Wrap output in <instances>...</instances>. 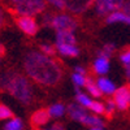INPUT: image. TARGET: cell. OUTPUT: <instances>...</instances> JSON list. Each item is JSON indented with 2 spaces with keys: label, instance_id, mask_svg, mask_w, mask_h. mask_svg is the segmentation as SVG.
Returning <instances> with one entry per match:
<instances>
[{
  "label": "cell",
  "instance_id": "cell-18",
  "mask_svg": "<svg viewBox=\"0 0 130 130\" xmlns=\"http://www.w3.org/2000/svg\"><path fill=\"white\" fill-rule=\"evenodd\" d=\"M48 113L51 117H61L64 113H65V107L60 103L57 104H53L50 107V109H48Z\"/></svg>",
  "mask_w": 130,
  "mask_h": 130
},
{
  "label": "cell",
  "instance_id": "cell-31",
  "mask_svg": "<svg viewBox=\"0 0 130 130\" xmlns=\"http://www.w3.org/2000/svg\"><path fill=\"white\" fill-rule=\"evenodd\" d=\"M3 24H4V13H3V9L0 8V29H2Z\"/></svg>",
  "mask_w": 130,
  "mask_h": 130
},
{
  "label": "cell",
  "instance_id": "cell-8",
  "mask_svg": "<svg viewBox=\"0 0 130 130\" xmlns=\"http://www.w3.org/2000/svg\"><path fill=\"white\" fill-rule=\"evenodd\" d=\"M68 111H69V115H70V117L73 118V120L79 121L82 124L85 121V118L89 116L87 113H86V111L83 109V107L79 105V104H70L69 108H68Z\"/></svg>",
  "mask_w": 130,
  "mask_h": 130
},
{
  "label": "cell",
  "instance_id": "cell-25",
  "mask_svg": "<svg viewBox=\"0 0 130 130\" xmlns=\"http://www.w3.org/2000/svg\"><path fill=\"white\" fill-rule=\"evenodd\" d=\"M40 50H42V52L44 53L46 56L55 55V48H53L51 44H42V46H40Z\"/></svg>",
  "mask_w": 130,
  "mask_h": 130
},
{
  "label": "cell",
  "instance_id": "cell-19",
  "mask_svg": "<svg viewBox=\"0 0 130 130\" xmlns=\"http://www.w3.org/2000/svg\"><path fill=\"white\" fill-rule=\"evenodd\" d=\"M86 89H87V91H90V94L95 98H99L102 95V91L99 90V87H98V85L94 83V81L90 78L87 79V82H86Z\"/></svg>",
  "mask_w": 130,
  "mask_h": 130
},
{
  "label": "cell",
  "instance_id": "cell-26",
  "mask_svg": "<svg viewBox=\"0 0 130 130\" xmlns=\"http://www.w3.org/2000/svg\"><path fill=\"white\" fill-rule=\"evenodd\" d=\"M120 59H121V61L125 64V67H130V48L126 50L124 53H121Z\"/></svg>",
  "mask_w": 130,
  "mask_h": 130
},
{
  "label": "cell",
  "instance_id": "cell-9",
  "mask_svg": "<svg viewBox=\"0 0 130 130\" xmlns=\"http://www.w3.org/2000/svg\"><path fill=\"white\" fill-rule=\"evenodd\" d=\"M50 117L51 116L48 113V109H39V111L34 112V115L31 116V122L35 126H42L48 122Z\"/></svg>",
  "mask_w": 130,
  "mask_h": 130
},
{
  "label": "cell",
  "instance_id": "cell-17",
  "mask_svg": "<svg viewBox=\"0 0 130 130\" xmlns=\"http://www.w3.org/2000/svg\"><path fill=\"white\" fill-rule=\"evenodd\" d=\"M83 124L91 126L92 129H94V127H99V129H102V127L104 126V121L102 120V118L96 117V116H87V117L85 118Z\"/></svg>",
  "mask_w": 130,
  "mask_h": 130
},
{
  "label": "cell",
  "instance_id": "cell-30",
  "mask_svg": "<svg viewBox=\"0 0 130 130\" xmlns=\"http://www.w3.org/2000/svg\"><path fill=\"white\" fill-rule=\"evenodd\" d=\"M75 73H78V74H82V75H85L86 70H85V68H82V67H77V68H75Z\"/></svg>",
  "mask_w": 130,
  "mask_h": 130
},
{
  "label": "cell",
  "instance_id": "cell-6",
  "mask_svg": "<svg viewBox=\"0 0 130 130\" xmlns=\"http://www.w3.org/2000/svg\"><path fill=\"white\" fill-rule=\"evenodd\" d=\"M124 2L120 0H100L96 2V12L99 14H108L113 13L117 9H122Z\"/></svg>",
  "mask_w": 130,
  "mask_h": 130
},
{
  "label": "cell",
  "instance_id": "cell-35",
  "mask_svg": "<svg viewBox=\"0 0 130 130\" xmlns=\"http://www.w3.org/2000/svg\"><path fill=\"white\" fill-rule=\"evenodd\" d=\"M91 130H103V129H99V127H94V129H91Z\"/></svg>",
  "mask_w": 130,
  "mask_h": 130
},
{
  "label": "cell",
  "instance_id": "cell-16",
  "mask_svg": "<svg viewBox=\"0 0 130 130\" xmlns=\"http://www.w3.org/2000/svg\"><path fill=\"white\" fill-rule=\"evenodd\" d=\"M22 129H24V122L21 118H17V117L10 118L4 126V130H22Z\"/></svg>",
  "mask_w": 130,
  "mask_h": 130
},
{
  "label": "cell",
  "instance_id": "cell-28",
  "mask_svg": "<svg viewBox=\"0 0 130 130\" xmlns=\"http://www.w3.org/2000/svg\"><path fill=\"white\" fill-rule=\"evenodd\" d=\"M50 4L55 5L59 9H67V2H64V0H52L50 2Z\"/></svg>",
  "mask_w": 130,
  "mask_h": 130
},
{
  "label": "cell",
  "instance_id": "cell-3",
  "mask_svg": "<svg viewBox=\"0 0 130 130\" xmlns=\"http://www.w3.org/2000/svg\"><path fill=\"white\" fill-rule=\"evenodd\" d=\"M13 9L20 17H32L46 8V2L42 0H17L12 3Z\"/></svg>",
  "mask_w": 130,
  "mask_h": 130
},
{
  "label": "cell",
  "instance_id": "cell-36",
  "mask_svg": "<svg viewBox=\"0 0 130 130\" xmlns=\"http://www.w3.org/2000/svg\"><path fill=\"white\" fill-rule=\"evenodd\" d=\"M46 130H47V129H46ZM50 130H51V129H50Z\"/></svg>",
  "mask_w": 130,
  "mask_h": 130
},
{
  "label": "cell",
  "instance_id": "cell-12",
  "mask_svg": "<svg viewBox=\"0 0 130 130\" xmlns=\"http://www.w3.org/2000/svg\"><path fill=\"white\" fill-rule=\"evenodd\" d=\"M96 85H98V87H99V90H100L102 92H104V94H109V95H111V94H115V92H116V86H115V83L111 82L109 79L104 78V77H100L99 79H98Z\"/></svg>",
  "mask_w": 130,
  "mask_h": 130
},
{
  "label": "cell",
  "instance_id": "cell-24",
  "mask_svg": "<svg viewBox=\"0 0 130 130\" xmlns=\"http://www.w3.org/2000/svg\"><path fill=\"white\" fill-rule=\"evenodd\" d=\"M115 51V46L113 44H107V46H104V48L99 52V56L100 57H109L111 55H112V52Z\"/></svg>",
  "mask_w": 130,
  "mask_h": 130
},
{
  "label": "cell",
  "instance_id": "cell-13",
  "mask_svg": "<svg viewBox=\"0 0 130 130\" xmlns=\"http://www.w3.org/2000/svg\"><path fill=\"white\" fill-rule=\"evenodd\" d=\"M91 5V2H67V9L73 13H81Z\"/></svg>",
  "mask_w": 130,
  "mask_h": 130
},
{
  "label": "cell",
  "instance_id": "cell-2",
  "mask_svg": "<svg viewBox=\"0 0 130 130\" xmlns=\"http://www.w3.org/2000/svg\"><path fill=\"white\" fill-rule=\"evenodd\" d=\"M0 87L7 90L21 103L29 104L32 100V89L29 81L21 74L5 73L0 77Z\"/></svg>",
  "mask_w": 130,
  "mask_h": 130
},
{
  "label": "cell",
  "instance_id": "cell-33",
  "mask_svg": "<svg viewBox=\"0 0 130 130\" xmlns=\"http://www.w3.org/2000/svg\"><path fill=\"white\" fill-rule=\"evenodd\" d=\"M4 46H2V44H0V56H2V55H4Z\"/></svg>",
  "mask_w": 130,
  "mask_h": 130
},
{
  "label": "cell",
  "instance_id": "cell-20",
  "mask_svg": "<svg viewBox=\"0 0 130 130\" xmlns=\"http://www.w3.org/2000/svg\"><path fill=\"white\" fill-rule=\"evenodd\" d=\"M75 99H77V102H78L79 105H82V107H87V108H90V105H91L92 102H94V100L90 99L87 95H85V94H82V92H77V96H75Z\"/></svg>",
  "mask_w": 130,
  "mask_h": 130
},
{
  "label": "cell",
  "instance_id": "cell-32",
  "mask_svg": "<svg viewBox=\"0 0 130 130\" xmlns=\"http://www.w3.org/2000/svg\"><path fill=\"white\" fill-rule=\"evenodd\" d=\"M51 130H64V129H62V126H61V125L56 124V125H53V126H52V129H51Z\"/></svg>",
  "mask_w": 130,
  "mask_h": 130
},
{
  "label": "cell",
  "instance_id": "cell-29",
  "mask_svg": "<svg viewBox=\"0 0 130 130\" xmlns=\"http://www.w3.org/2000/svg\"><path fill=\"white\" fill-rule=\"evenodd\" d=\"M122 12H125L127 16H130V2H124V4H122Z\"/></svg>",
  "mask_w": 130,
  "mask_h": 130
},
{
  "label": "cell",
  "instance_id": "cell-27",
  "mask_svg": "<svg viewBox=\"0 0 130 130\" xmlns=\"http://www.w3.org/2000/svg\"><path fill=\"white\" fill-rule=\"evenodd\" d=\"M115 107H116V104H115L113 100H108L107 107H105V115H107L108 117L112 116V113H113V111H115Z\"/></svg>",
  "mask_w": 130,
  "mask_h": 130
},
{
  "label": "cell",
  "instance_id": "cell-21",
  "mask_svg": "<svg viewBox=\"0 0 130 130\" xmlns=\"http://www.w3.org/2000/svg\"><path fill=\"white\" fill-rule=\"evenodd\" d=\"M13 118V112L4 104H0V120H10Z\"/></svg>",
  "mask_w": 130,
  "mask_h": 130
},
{
  "label": "cell",
  "instance_id": "cell-10",
  "mask_svg": "<svg viewBox=\"0 0 130 130\" xmlns=\"http://www.w3.org/2000/svg\"><path fill=\"white\" fill-rule=\"evenodd\" d=\"M75 37L72 31H57L56 34V46L59 44H74L75 46Z\"/></svg>",
  "mask_w": 130,
  "mask_h": 130
},
{
  "label": "cell",
  "instance_id": "cell-22",
  "mask_svg": "<svg viewBox=\"0 0 130 130\" xmlns=\"http://www.w3.org/2000/svg\"><path fill=\"white\" fill-rule=\"evenodd\" d=\"M90 109L96 115H104L105 113V107L100 102H92V104L90 105Z\"/></svg>",
  "mask_w": 130,
  "mask_h": 130
},
{
  "label": "cell",
  "instance_id": "cell-7",
  "mask_svg": "<svg viewBox=\"0 0 130 130\" xmlns=\"http://www.w3.org/2000/svg\"><path fill=\"white\" fill-rule=\"evenodd\" d=\"M16 24L21 31H24L27 35H35L38 31V24L32 17H18Z\"/></svg>",
  "mask_w": 130,
  "mask_h": 130
},
{
  "label": "cell",
  "instance_id": "cell-23",
  "mask_svg": "<svg viewBox=\"0 0 130 130\" xmlns=\"http://www.w3.org/2000/svg\"><path fill=\"white\" fill-rule=\"evenodd\" d=\"M72 79H73L75 86H86V82H87V78L82 74H78V73H74L72 75Z\"/></svg>",
  "mask_w": 130,
  "mask_h": 130
},
{
  "label": "cell",
  "instance_id": "cell-4",
  "mask_svg": "<svg viewBox=\"0 0 130 130\" xmlns=\"http://www.w3.org/2000/svg\"><path fill=\"white\" fill-rule=\"evenodd\" d=\"M44 24L56 29L57 31H72V32L78 26L77 21L69 14H46Z\"/></svg>",
  "mask_w": 130,
  "mask_h": 130
},
{
  "label": "cell",
  "instance_id": "cell-1",
  "mask_svg": "<svg viewBox=\"0 0 130 130\" xmlns=\"http://www.w3.org/2000/svg\"><path fill=\"white\" fill-rule=\"evenodd\" d=\"M25 70L31 79L46 86L56 85L61 78V69L57 62L37 51H31L26 55Z\"/></svg>",
  "mask_w": 130,
  "mask_h": 130
},
{
  "label": "cell",
  "instance_id": "cell-34",
  "mask_svg": "<svg viewBox=\"0 0 130 130\" xmlns=\"http://www.w3.org/2000/svg\"><path fill=\"white\" fill-rule=\"evenodd\" d=\"M126 75L127 78H130V67H126Z\"/></svg>",
  "mask_w": 130,
  "mask_h": 130
},
{
  "label": "cell",
  "instance_id": "cell-15",
  "mask_svg": "<svg viewBox=\"0 0 130 130\" xmlns=\"http://www.w3.org/2000/svg\"><path fill=\"white\" fill-rule=\"evenodd\" d=\"M56 47H57L59 52L61 53V55H64V56L74 57V56H77L78 53H79V50L75 47L74 44H59Z\"/></svg>",
  "mask_w": 130,
  "mask_h": 130
},
{
  "label": "cell",
  "instance_id": "cell-14",
  "mask_svg": "<svg viewBox=\"0 0 130 130\" xmlns=\"http://www.w3.org/2000/svg\"><path fill=\"white\" fill-rule=\"evenodd\" d=\"M109 69V61H108L107 57H98L94 62V70L98 73V74H105Z\"/></svg>",
  "mask_w": 130,
  "mask_h": 130
},
{
  "label": "cell",
  "instance_id": "cell-11",
  "mask_svg": "<svg viewBox=\"0 0 130 130\" xmlns=\"http://www.w3.org/2000/svg\"><path fill=\"white\" fill-rule=\"evenodd\" d=\"M107 22L108 24H115V22H124L130 25V16H127L122 10H116V12L111 13L107 17Z\"/></svg>",
  "mask_w": 130,
  "mask_h": 130
},
{
  "label": "cell",
  "instance_id": "cell-5",
  "mask_svg": "<svg viewBox=\"0 0 130 130\" xmlns=\"http://www.w3.org/2000/svg\"><path fill=\"white\" fill-rule=\"evenodd\" d=\"M113 102L116 107L121 111H125L130 105V86H122L113 94Z\"/></svg>",
  "mask_w": 130,
  "mask_h": 130
}]
</instances>
